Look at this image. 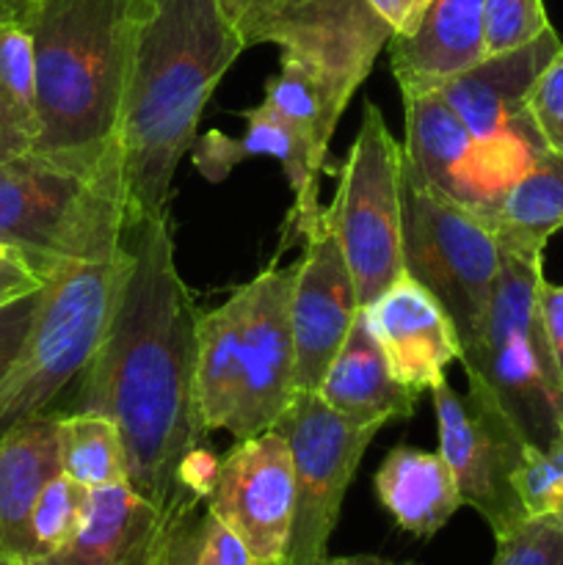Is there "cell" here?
<instances>
[{
	"label": "cell",
	"instance_id": "6da1fadb",
	"mask_svg": "<svg viewBox=\"0 0 563 565\" xmlns=\"http://www.w3.org/2000/svg\"><path fill=\"white\" fill-rule=\"evenodd\" d=\"M199 312L174 263L169 215L125 232V270L72 412L119 428L127 486L158 511L188 491L180 467L202 445L196 412Z\"/></svg>",
	"mask_w": 563,
	"mask_h": 565
},
{
	"label": "cell",
	"instance_id": "7a4b0ae2",
	"mask_svg": "<svg viewBox=\"0 0 563 565\" xmlns=\"http://www.w3.org/2000/svg\"><path fill=\"white\" fill-rule=\"evenodd\" d=\"M246 50L221 0H141L116 141L130 226L163 218L210 94Z\"/></svg>",
	"mask_w": 563,
	"mask_h": 565
},
{
	"label": "cell",
	"instance_id": "3957f363",
	"mask_svg": "<svg viewBox=\"0 0 563 565\" xmlns=\"http://www.w3.org/2000/svg\"><path fill=\"white\" fill-rule=\"evenodd\" d=\"M141 0H22L36 58L31 152L99 158L119 147L121 94Z\"/></svg>",
	"mask_w": 563,
	"mask_h": 565
},
{
	"label": "cell",
	"instance_id": "277c9868",
	"mask_svg": "<svg viewBox=\"0 0 563 565\" xmlns=\"http://www.w3.org/2000/svg\"><path fill=\"white\" fill-rule=\"evenodd\" d=\"M127 226L119 147L99 158L28 152L0 163V243L42 281L66 265L116 259Z\"/></svg>",
	"mask_w": 563,
	"mask_h": 565
},
{
	"label": "cell",
	"instance_id": "5b68a950",
	"mask_svg": "<svg viewBox=\"0 0 563 565\" xmlns=\"http://www.w3.org/2000/svg\"><path fill=\"white\" fill-rule=\"evenodd\" d=\"M541 257L502 254L478 342L458 356L467 379L489 386L530 447L546 450L563 430V384L539 315Z\"/></svg>",
	"mask_w": 563,
	"mask_h": 565
},
{
	"label": "cell",
	"instance_id": "8992f818",
	"mask_svg": "<svg viewBox=\"0 0 563 565\" xmlns=\"http://www.w3.org/2000/svg\"><path fill=\"white\" fill-rule=\"evenodd\" d=\"M403 274L439 301L461 353L478 342L502 268L495 232L480 215L425 180L403 154L401 166Z\"/></svg>",
	"mask_w": 563,
	"mask_h": 565
},
{
	"label": "cell",
	"instance_id": "52a82bcc",
	"mask_svg": "<svg viewBox=\"0 0 563 565\" xmlns=\"http://www.w3.org/2000/svg\"><path fill=\"white\" fill-rule=\"evenodd\" d=\"M121 270L125 246L108 263L66 265L44 279L36 318L0 381V436L47 412L66 384L88 367L103 342Z\"/></svg>",
	"mask_w": 563,
	"mask_h": 565
},
{
	"label": "cell",
	"instance_id": "ba28073f",
	"mask_svg": "<svg viewBox=\"0 0 563 565\" xmlns=\"http://www.w3.org/2000/svg\"><path fill=\"white\" fill-rule=\"evenodd\" d=\"M401 166L403 147L386 130L384 114L379 105L364 103L340 185L323 207L326 224L351 268L359 307H370L403 276Z\"/></svg>",
	"mask_w": 563,
	"mask_h": 565
},
{
	"label": "cell",
	"instance_id": "9c48e42d",
	"mask_svg": "<svg viewBox=\"0 0 563 565\" xmlns=\"http://www.w3.org/2000/svg\"><path fill=\"white\" fill-rule=\"evenodd\" d=\"M270 430L290 447L296 478V511L285 565H315L326 557L348 486L381 428L351 423L318 392H296Z\"/></svg>",
	"mask_w": 563,
	"mask_h": 565
},
{
	"label": "cell",
	"instance_id": "30bf717a",
	"mask_svg": "<svg viewBox=\"0 0 563 565\" xmlns=\"http://www.w3.org/2000/svg\"><path fill=\"white\" fill-rule=\"evenodd\" d=\"M467 381V395L453 392L447 379L431 390L439 452L456 478L464 505L475 508L491 533L500 535L528 516L517 494V472L530 445L489 386L478 379Z\"/></svg>",
	"mask_w": 563,
	"mask_h": 565
},
{
	"label": "cell",
	"instance_id": "8fae6325",
	"mask_svg": "<svg viewBox=\"0 0 563 565\" xmlns=\"http://www.w3.org/2000/svg\"><path fill=\"white\" fill-rule=\"evenodd\" d=\"M243 44H279L357 92L392 31L364 0H221Z\"/></svg>",
	"mask_w": 563,
	"mask_h": 565
},
{
	"label": "cell",
	"instance_id": "7c38bea8",
	"mask_svg": "<svg viewBox=\"0 0 563 565\" xmlns=\"http://www.w3.org/2000/svg\"><path fill=\"white\" fill-rule=\"evenodd\" d=\"M293 281L296 263L268 268L241 287L243 318L237 334V397L230 430L248 439L274 428L296 397V340H293Z\"/></svg>",
	"mask_w": 563,
	"mask_h": 565
},
{
	"label": "cell",
	"instance_id": "4fadbf2b",
	"mask_svg": "<svg viewBox=\"0 0 563 565\" xmlns=\"http://www.w3.org/2000/svg\"><path fill=\"white\" fill-rule=\"evenodd\" d=\"M208 511L237 535L257 565H285L296 511L290 447L276 430L237 439L219 461Z\"/></svg>",
	"mask_w": 563,
	"mask_h": 565
},
{
	"label": "cell",
	"instance_id": "5bb4252c",
	"mask_svg": "<svg viewBox=\"0 0 563 565\" xmlns=\"http://www.w3.org/2000/svg\"><path fill=\"white\" fill-rule=\"evenodd\" d=\"M301 241L304 254L296 259L290 303L296 392H318L362 307L346 254L323 215Z\"/></svg>",
	"mask_w": 563,
	"mask_h": 565
},
{
	"label": "cell",
	"instance_id": "9a60e30c",
	"mask_svg": "<svg viewBox=\"0 0 563 565\" xmlns=\"http://www.w3.org/2000/svg\"><path fill=\"white\" fill-rule=\"evenodd\" d=\"M386 362L408 390H434L447 364L461 356L456 329L423 285L403 274L370 307H362Z\"/></svg>",
	"mask_w": 563,
	"mask_h": 565
},
{
	"label": "cell",
	"instance_id": "2e32d148",
	"mask_svg": "<svg viewBox=\"0 0 563 565\" xmlns=\"http://www.w3.org/2000/svg\"><path fill=\"white\" fill-rule=\"evenodd\" d=\"M243 119H246V132L241 138H230L213 130L202 141H193V166L210 182H221L246 158L265 154V158L279 160L293 191L290 230L304 237L323 215V204L318 199L323 166L312 158L304 138L265 103L254 105L252 110H243Z\"/></svg>",
	"mask_w": 563,
	"mask_h": 565
},
{
	"label": "cell",
	"instance_id": "e0dca14e",
	"mask_svg": "<svg viewBox=\"0 0 563 565\" xmlns=\"http://www.w3.org/2000/svg\"><path fill=\"white\" fill-rule=\"evenodd\" d=\"M386 47L403 97L439 92L486 58V0H431L417 28Z\"/></svg>",
	"mask_w": 563,
	"mask_h": 565
},
{
	"label": "cell",
	"instance_id": "ac0fdd59",
	"mask_svg": "<svg viewBox=\"0 0 563 565\" xmlns=\"http://www.w3.org/2000/svg\"><path fill=\"white\" fill-rule=\"evenodd\" d=\"M557 50H563L561 36L555 28H546L539 39L522 47L480 58L467 72L447 81L439 94L461 116L475 141H486L528 108L530 88Z\"/></svg>",
	"mask_w": 563,
	"mask_h": 565
},
{
	"label": "cell",
	"instance_id": "d6986e66",
	"mask_svg": "<svg viewBox=\"0 0 563 565\" xmlns=\"http://www.w3.org/2000/svg\"><path fill=\"white\" fill-rule=\"evenodd\" d=\"M59 472V417L39 414L0 436V565L33 561V505Z\"/></svg>",
	"mask_w": 563,
	"mask_h": 565
},
{
	"label": "cell",
	"instance_id": "ffe728a7",
	"mask_svg": "<svg viewBox=\"0 0 563 565\" xmlns=\"http://www.w3.org/2000/svg\"><path fill=\"white\" fill-rule=\"evenodd\" d=\"M169 508L152 502L127 483L92 491V513L81 533L53 555L28 565H158Z\"/></svg>",
	"mask_w": 563,
	"mask_h": 565
},
{
	"label": "cell",
	"instance_id": "44dd1931",
	"mask_svg": "<svg viewBox=\"0 0 563 565\" xmlns=\"http://www.w3.org/2000/svg\"><path fill=\"white\" fill-rule=\"evenodd\" d=\"M318 395L351 423L384 428L392 419L412 417L419 392L395 379L368 315L359 309L346 342L320 381Z\"/></svg>",
	"mask_w": 563,
	"mask_h": 565
},
{
	"label": "cell",
	"instance_id": "7402d4cb",
	"mask_svg": "<svg viewBox=\"0 0 563 565\" xmlns=\"http://www.w3.org/2000/svg\"><path fill=\"white\" fill-rule=\"evenodd\" d=\"M375 494L395 524L414 539L439 533L464 505L456 478L442 452L395 447L375 472Z\"/></svg>",
	"mask_w": 563,
	"mask_h": 565
},
{
	"label": "cell",
	"instance_id": "603a6c76",
	"mask_svg": "<svg viewBox=\"0 0 563 565\" xmlns=\"http://www.w3.org/2000/svg\"><path fill=\"white\" fill-rule=\"evenodd\" d=\"M351 97L353 88L320 64L304 55L282 53V70L265 86L263 103L304 138L312 158L326 169L331 136Z\"/></svg>",
	"mask_w": 563,
	"mask_h": 565
},
{
	"label": "cell",
	"instance_id": "cb8c5ba5",
	"mask_svg": "<svg viewBox=\"0 0 563 565\" xmlns=\"http://www.w3.org/2000/svg\"><path fill=\"white\" fill-rule=\"evenodd\" d=\"M406 110V143L403 154L417 166L419 174L439 191L469 204V158L475 138L439 92L403 97Z\"/></svg>",
	"mask_w": 563,
	"mask_h": 565
},
{
	"label": "cell",
	"instance_id": "d4e9b609",
	"mask_svg": "<svg viewBox=\"0 0 563 565\" xmlns=\"http://www.w3.org/2000/svg\"><path fill=\"white\" fill-rule=\"evenodd\" d=\"M502 254L535 259L563 226V154L544 149L497 204L489 221Z\"/></svg>",
	"mask_w": 563,
	"mask_h": 565
},
{
	"label": "cell",
	"instance_id": "484cf974",
	"mask_svg": "<svg viewBox=\"0 0 563 565\" xmlns=\"http://www.w3.org/2000/svg\"><path fill=\"white\" fill-rule=\"evenodd\" d=\"M241 287L221 307L199 315L196 412L204 434L226 430L237 397V334H241Z\"/></svg>",
	"mask_w": 563,
	"mask_h": 565
},
{
	"label": "cell",
	"instance_id": "4316f807",
	"mask_svg": "<svg viewBox=\"0 0 563 565\" xmlns=\"http://www.w3.org/2000/svg\"><path fill=\"white\" fill-rule=\"evenodd\" d=\"M158 565H257L246 546L204 505V497L182 494L169 505Z\"/></svg>",
	"mask_w": 563,
	"mask_h": 565
},
{
	"label": "cell",
	"instance_id": "83f0119b",
	"mask_svg": "<svg viewBox=\"0 0 563 565\" xmlns=\"http://www.w3.org/2000/svg\"><path fill=\"white\" fill-rule=\"evenodd\" d=\"M61 472L86 489L127 483V456L119 428L103 414L70 412L59 417Z\"/></svg>",
	"mask_w": 563,
	"mask_h": 565
},
{
	"label": "cell",
	"instance_id": "f1b7e54d",
	"mask_svg": "<svg viewBox=\"0 0 563 565\" xmlns=\"http://www.w3.org/2000/svg\"><path fill=\"white\" fill-rule=\"evenodd\" d=\"M88 513H92V489L64 472L55 475L42 489L31 513L33 561H42L70 544L83 530Z\"/></svg>",
	"mask_w": 563,
	"mask_h": 565
},
{
	"label": "cell",
	"instance_id": "f546056e",
	"mask_svg": "<svg viewBox=\"0 0 563 565\" xmlns=\"http://www.w3.org/2000/svg\"><path fill=\"white\" fill-rule=\"evenodd\" d=\"M517 494L528 516L563 519V430L546 450L528 447L517 472Z\"/></svg>",
	"mask_w": 563,
	"mask_h": 565
},
{
	"label": "cell",
	"instance_id": "4dcf8cb0",
	"mask_svg": "<svg viewBox=\"0 0 563 565\" xmlns=\"http://www.w3.org/2000/svg\"><path fill=\"white\" fill-rule=\"evenodd\" d=\"M495 539L491 565H563V519L524 516Z\"/></svg>",
	"mask_w": 563,
	"mask_h": 565
},
{
	"label": "cell",
	"instance_id": "1f68e13d",
	"mask_svg": "<svg viewBox=\"0 0 563 565\" xmlns=\"http://www.w3.org/2000/svg\"><path fill=\"white\" fill-rule=\"evenodd\" d=\"M546 28L544 0H486V55L522 47Z\"/></svg>",
	"mask_w": 563,
	"mask_h": 565
},
{
	"label": "cell",
	"instance_id": "d6a6232c",
	"mask_svg": "<svg viewBox=\"0 0 563 565\" xmlns=\"http://www.w3.org/2000/svg\"><path fill=\"white\" fill-rule=\"evenodd\" d=\"M528 110L546 147L563 154V50H557L530 88Z\"/></svg>",
	"mask_w": 563,
	"mask_h": 565
},
{
	"label": "cell",
	"instance_id": "836d02e7",
	"mask_svg": "<svg viewBox=\"0 0 563 565\" xmlns=\"http://www.w3.org/2000/svg\"><path fill=\"white\" fill-rule=\"evenodd\" d=\"M39 298H42V287L0 307V381L9 373L11 362L20 353L28 329H31L33 318H36Z\"/></svg>",
	"mask_w": 563,
	"mask_h": 565
},
{
	"label": "cell",
	"instance_id": "e575fe53",
	"mask_svg": "<svg viewBox=\"0 0 563 565\" xmlns=\"http://www.w3.org/2000/svg\"><path fill=\"white\" fill-rule=\"evenodd\" d=\"M539 315L552 362L563 384V285H550L546 279L539 281Z\"/></svg>",
	"mask_w": 563,
	"mask_h": 565
},
{
	"label": "cell",
	"instance_id": "d590c367",
	"mask_svg": "<svg viewBox=\"0 0 563 565\" xmlns=\"http://www.w3.org/2000/svg\"><path fill=\"white\" fill-rule=\"evenodd\" d=\"M375 11L381 22L392 31V36H406L423 20L431 0H364Z\"/></svg>",
	"mask_w": 563,
	"mask_h": 565
},
{
	"label": "cell",
	"instance_id": "8d00e7d4",
	"mask_svg": "<svg viewBox=\"0 0 563 565\" xmlns=\"http://www.w3.org/2000/svg\"><path fill=\"white\" fill-rule=\"evenodd\" d=\"M39 287H42V279L28 265H22L14 254L0 259V307L39 290Z\"/></svg>",
	"mask_w": 563,
	"mask_h": 565
},
{
	"label": "cell",
	"instance_id": "74e56055",
	"mask_svg": "<svg viewBox=\"0 0 563 565\" xmlns=\"http://www.w3.org/2000/svg\"><path fill=\"white\" fill-rule=\"evenodd\" d=\"M33 149L31 136L11 119V114L6 110V105L0 103V163H9V160L22 158Z\"/></svg>",
	"mask_w": 563,
	"mask_h": 565
},
{
	"label": "cell",
	"instance_id": "f35d334b",
	"mask_svg": "<svg viewBox=\"0 0 563 565\" xmlns=\"http://www.w3.org/2000/svg\"><path fill=\"white\" fill-rule=\"evenodd\" d=\"M315 565H417V563H392L379 555H351V557H320Z\"/></svg>",
	"mask_w": 563,
	"mask_h": 565
},
{
	"label": "cell",
	"instance_id": "ab89813d",
	"mask_svg": "<svg viewBox=\"0 0 563 565\" xmlns=\"http://www.w3.org/2000/svg\"><path fill=\"white\" fill-rule=\"evenodd\" d=\"M3 257H11V252L3 246V243H0V259H3Z\"/></svg>",
	"mask_w": 563,
	"mask_h": 565
}]
</instances>
